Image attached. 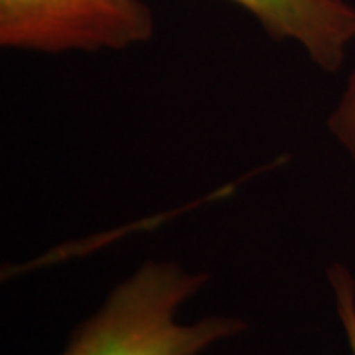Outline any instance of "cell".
<instances>
[{
	"label": "cell",
	"instance_id": "cell-2",
	"mask_svg": "<svg viewBox=\"0 0 355 355\" xmlns=\"http://www.w3.org/2000/svg\"><path fill=\"white\" fill-rule=\"evenodd\" d=\"M154 36L142 0H0V46L10 50H127Z\"/></svg>",
	"mask_w": 355,
	"mask_h": 355
},
{
	"label": "cell",
	"instance_id": "cell-1",
	"mask_svg": "<svg viewBox=\"0 0 355 355\" xmlns=\"http://www.w3.org/2000/svg\"><path fill=\"white\" fill-rule=\"evenodd\" d=\"M207 280V272L188 270L176 261L142 263L77 326L62 355H202L247 331V322L237 316L178 322V310Z\"/></svg>",
	"mask_w": 355,
	"mask_h": 355
},
{
	"label": "cell",
	"instance_id": "cell-5",
	"mask_svg": "<svg viewBox=\"0 0 355 355\" xmlns=\"http://www.w3.org/2000/svg\"><path fill=\"white\" fill-rule=\"evenodd\" d=\"M328 128L355 166V69L347 77L340 101L331 111Z\"/></svg>",
	"mask_w": 355,
	"mask_h": 355
},
{
	"label": "cell",
	"instance_id": "cell-3",
	"mask_svg": "<svg viewBox=\"0 0 355 355\" xmlns=\"http://www.w3.org/2000/svg\"><path fill=\"white\" fill-rule=\"evenodd\" d=\"M253 16L272 40L296 42L312 64L336 73L355 40L349 0H231Z\"/></svg>",
	"mask_w": 355,
	"mask_h": 355
},
{
	"label": "cell",
	"instance_id": "cell-4",
	"mask_svg": "<svg viewBox=\"0 0 355 355\" xmlns=\"http://www.w3.org/2000/svg\"><path fill=\"white\" fill-rule=\"evenodd\" d=\"M328 282L334 292L336 312L340 318L349 354L355 355V277L342 263L328 266Z\"/></svg>",
	"mask_w": 355,
	"mask_h": 355
}]
</instances>
